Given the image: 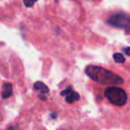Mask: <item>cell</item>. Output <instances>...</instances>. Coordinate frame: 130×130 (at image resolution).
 <instances>
[{"label": "cell", "instance_id": "cell-1", "mask_svg": "<svg viewBox=\"0 0 130 130\" xmlns=\"http://www.w3.org/2000/svg\"><path fill=\"white\" fill-rule=\"evenodd\" d=\"M85 72L92 80L102 85H120L124 82L122 78L118 76L117 74L96 65H88L86 68Z\"/></svg>", "mask_w": 130, "mask_h": 130}, {"label": "cell", "instance_id": "cell-2", "mask_svg": "<svg viewBox=\"0 0 130 130\" xmlns=\"http://www.w3.org/2000/svg\"><path fill=\"white\" fill-rule=\"evenodd\" d=\"M104 96L113 105L123 106L126 103L127 94L124 89L118 87H109L105 89Z\"/></svg>", "mask_w": 130, "mask_h": 130}, {"label": "cell", "instance_id": "cell-3", "mask_svg": "<svg viewBox=\"0 0 130 130\" xmlns=\"http://www.w3.org/2000/svg\"><path fill=\"white\" fill-rule=\"evenodd\" d=\"M107 23L112 27L128 29H130V15L124 13H115L107 20Z\"/></svg>", "mask_w": 130, "mask_h": 130}, {"label": "cell", "instance_id": "cell-4", "mask_svg": "<svg viewBox=\"0 0 130 130\" xmlns=\"http://www.w3.org/2000/svg\"><path fill=\"white\" fill-rule=\"evenodd\" d=\"M13 94V86L9 83H6L3 86V92H2V98L6 99Z\"/></svg>", "mask_w": 130, "mask_h": 130}, {"label": "cell", "instance_id": "cell-5", "mask_svg": "<svg viewBox=\"0 0 130 130\" xmlns=\"http://www.w3.org/2000/svg\"><path fill=\"white\" fill-rule=\"evenodd\" d=\"M34 88L37 90H39L40 93H42L43 94H46L49 93V88L45 85L44 83L40 81H38L34 84Z\"/></svg>", "mask_w": 130, "mask_h": 130}, {"label": "cell", "instance_id": "cell-6", "mask_svg": "<svg viewBox=\"0 0 130 130\" xmlns=\"http://www.w3.org/2000/svg\"><path fill=\"white\" fill-rule=\"evenodd\" d=\"M79 98H80V96L78 93L72 92L71 94H69V95H67L65 97V100H66V102H67L68 103H72L73 102H75V101H78Z\"/></svg>", "mask_w": 130, "mask_h": 130}, {"label": "cell", "instance_id": "cell-7", "mask_svg": "<svg viewBox=\"0 0 130 130\" xmlns=\"http://www.w3.org/2000/svg\"><path fill=\"white\" fill-rule=\"evenodd\" d=\"M113 60L117 63H124L125 61H126V59H125V57L123 56V54H120V53H116V54H114Z\"/></svg>", "mask_w": 130, "mask_h": 130}, {"label": "cell", "instance_id": "cell-8", "mask_svg": "<svg viewBox=\"0 0 130 130\" xmlns=\"http://www.w3.org/2000/svg\"><path fill=\"white\" fill-rule=\"evenodd\" d=\"M73 92V90H72V88H71V87H68L66 90H63V91H61V95H69V94H71V93Z\"/></svg>", "mask_w": 130, "mask_h": 130}, {"label": "cell", "instance_id": "cell-9", "mask_svg": "<svg viewBox=\"0 0 130 130\" xmlns=\"http://www.w3.org/2000/svg\"><path fill=\"white\" fill-rule=\"evenodd\" d=\"M23 4L25 5L27 7H31V6L35 4V2H34V1H24Z\"/></svg>", "mask_w": 130, "mask_h": 130}, {"label": "cell", "instance_id": "cell-10", "mask_svg": "<svg viewBox=\"0 0 130 130\" xmlns=\"http://www.w3.org/2000/svg\"><path fill=\"white\" fill-rule=\"evenodd\" d=\"M125 52V54H126L127 56H130V47H126V48H124V50H123Z\"/></svg>", "mask_w": 130, "mask_h": 130}, {"label": "cell", "instance_id": "cell-11", "mask_svg": "<svg viewBox=\"0 0 130 130\" xmlns=\"http://www.w3.org/2000/svg\"><path fill=\"white\" fill-rule=\"evenodd\" d=\"M56 117H57V115H55V113H53V115H52V118H54V119H55Z\"/></svg>", "mask_w": 130, "mask_h": 130}]
</instances>
